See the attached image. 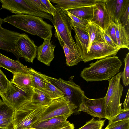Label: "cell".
I'll return each mask as SVG.
<instances>
[{
  "instance_id": "cell-19",
  "label": "cell",
  "mask_w": 129,
  "mask_h": 129,
  "mask_svg": "<svg viewBox=\"0 0 129 129\" xmlns=\"http://www.w3.org/2000/svg\"><path fill=\"white\" fill-rule=\"evenodd\" d=\"M114 24L118 45L121 49L129 50V31L122 26L119 21H116Z\"/></svg>"
},
{
  "instance_id": "cell-8",
  "label": "cell",
  "mask_w": 129,
  "mask_h": 129,
  "mask_svg": "<svg viewBox=\"0 0 129 129\" xmlns=\"http://www.w3.org/2000/svg\"><path fill=\"white\" fill-rule=\"evenodd\" d=\"M77 108L65 96L53 100L41 114L37 122L61 116L69 117Z\"/></svg>"
},
{
  "instance_id": "cell-20",
  "label": "cell",
  "mask_w": 129,
  "mask_h": 129,
  "mask_svg": "<svg viewBox=\"0 0 129 129\" xmlns=\"http://www.w3.org/2000/svg\"><path fill=\"white\" fill-rule=\"evenodd\" d=\"M97 4L84 6L66 10L75 16L89 21L93 19Z\"/></svg>"
},
{
  "instance_id": "cell-11",
  "label": "cell",
  "mask_w": 129,
  "mask_h": 129,
  "mask_svg": "<svg viewBox=\"0 0 129 129\" xmlns=\"http://www.w3.org/2000/svg\"><path fill=\"white\" fill-rule=\"evenodd\" d=\"M78 109V112H85L94 117L105 118L104 97L90 99L85 95Z\"/></svg>"
},
{
  "instance_id": "cell-42",
  "label": "cell",
  "mask_w": 129,
  "mask_h": 129,
  "mask_svg": "<svg viewBox=\"0 0 129 129\" xmlns=\"http://www.w3.org/2000/svg\"><path fill=\"white\" fill-rule=\"evenodd\" d=\"M24 129H37L36 128H33L32 127H30V128H26Z\"/></svg>"
},
{
  "instance_id": "cell-22",
  "label": "cell",
  "mask_w": 129,
  "mask_h": 129,
  "mask_svg": "<svg viewBox=\"0 0 129 129\" xmlns=\"http://www.w3.org/2000/svg\"><path fill=\"white\" fill-rule=\"evenodd\" d=\"M102 30L101 27L93 22L91 21L89 22L86 26V31L89 38V43L87 53L89 51L92 43L102 39Z\"/></svg>"
},
{
  "instance_id": "cell-2",
  "label": "cell",
  "mask_w": 129,
  "mask_h": 129,
  "mask_svg": "<svg viewBox=\"0 0 129 129\" xmlns=\"http://www.w3.org/2000/svg\"><path fill=\"white\" fill-rule=\"evenodd\" d=\"M8 23L26 32L46 39L52 37L53 26L43 18L31 15L17 14L7 16L3 19Z\"/></svg>"
},
{
  "instance_id": "cell-41",
  "label": "cell",
  "mask_w": 129,
  "mask_h": 129,
  "mask_svg": "<svg viewBox=\"0 0 129 129\" xmlns=\"http://www.w3.org/2000/svg\"><path fill=\"white\" fill-rule=\"evenodd\" d=\"M60 129H74V125L68 121L67 123Z\"/></svg>"
},
{
  "instance_id": "cell-35",
  "label": "cell",
  "mask_w": 129,
  "mask_h": 129,
  "mask_svg": "<svg viewBox=\"0 0 129 129\" xmlns=\"http://www.w3.org/2000/svg\"><path fill=\"white\" fill-rule=\"evenodd\" d=\"M105 31L109 36L114 43L118 45L116 38V32L114 23L112 21L107 29Z\"/></svg>"
},
{
  "instance_id": "cell-38",
  "label": "cell",
  "mask_w": 129,
  "mask_h": 129,
  "mask_svg": "<svg viewBox=\"0 0 129 129\" xmlns=\"http://www.w3.org/2000/svg\"><path fill=\"white\" fill-rule=\"evenodd\" d=\"M0 129H14L13 119L0 120Z\"/></svg>"
},
{
  "instance_id": "cell-36",
  "label": "cell",
  "mask_w": 129,
  "mask_h": 129,
  "mask_svg": "<svg viewBox=\"0 0 129 129\" xmlns=\"http://www.w3.org/2000/svg\"><path fill=\"white\" fill-rule=\"evenodd\" d=\"M129 6L127 8L125 12L121 17L120 22L122 26L129 31Z\"/></svg>"
},
{
  "instance_id": "cell-9",
  "label": "cell",
  "mask_w": 129,
  "mask_h": 129,
  "mask_svg": "<svg viewBox=\"0 0 129 129\" xmlns=\"http://www.w3.org/2000/svg\"><path fill=\"white\" fill-rule=\"evenodd\" d=\"M120 49L112 47L102 39L92 44L89 51L82 58V61L86 63L94 59L115 56Z\"/></svg>"
},
{
  "instance_id": "cell-28",
  "label": "cell",
  "mask_w": 129,
  "mask_h": 129,
  "mask_svg": "<svg viewBox=\"0 0 129 129\" xmlns=\"http://www.w3.org/2000/svg\"><path fill=\"white\" fill-rule=\"evenodd\" d=\"M14 111L3 102L0 104V120L13 119Z\"/></svg>"
},
{
  "instance_id": "cell-32",
  "label": "cell",
  "mask_w": 129,
  "mask_h": 129,
  "mask_svg": "<svg viewBox=\"0 0 129 129\" xmlns=\"http://www.w3.org/2000/svg\"><path fill=\"white\" fill-rule=\"evenodd\" d=\"M10 83L0 68V95L5 92Z\"/></svg>"
},
{
  "instance_id": "cell-24",
  "label": "cell",
  "mask_w": 129,
  "mask_h": 129,
  "mask_svg": "<svg viewBox=\"0 0 129 129\" xmlns=\"http://www.w3.org/2000/svg\"><path fill=\"white\" fill-rule=\"evenodd\" d=\"M65 54L66 64L71 66L77 65L82 61L80 55L64 45L63 47Z\"/></svg>"
},
{
  "instance_id": "cell-25",
  "label": "cell",
  "mask_w": 129,
  "mask_h": 129,
  "mask_svg": "<svg viewBox=\"0 0 129 129\" xmlns=\"http://www.w3.org/2000/svg\"><path fill=\"white\" fill-rule=\"evenodd\" d=\"M29 73L31 76L33 88L44 90L47 80L43 76L42 73L31 68H30Z\"/></svg>"
},
{
  "instance_id": "cell-5",
  "label": "cell",
  "mask_w": 129,
  "mask_h": 129,
  "mask_svg": "<svg viewBox=\"0 0 129 129\" xmlns=\"http://www.w3.org/2000/svg\"><path fill=\"white\" fill-rule=\"evenodd\" d=\"M48 106H40L33 104L31 101L25 102L15 111L13 118L14 129L31 127Z\"/></svg>"
},
{
  "instance_id": "cell-16",
  "label": "cell",
  "mask_w": 129,
  "mask_h": 129,
  "mask_svg": "<svg viewBox=\"0 0 129 129\" xmlns=\"http://www.w3.org/2000/svg\"><path fill=\"white\" fill-rule=\"evenodd\" d=\"M3 68L13 74L17 73H29L30 68L17 60H14L0 53V68Z\"/></svg>"
},
{
  "instance_id": "cell-13",
  "label": "cell",
  "mask_w": 129,
  "mask_h": 129,
  "mask_svg": "<svg viewBox=\"0 0 129 129\" xmlns=\"http://www.w3.org/2000/svg\"><path fill=\"white\" fill-rule=\"evenodd\" d=\"M104 3L112 21L114 23L120 21L129 6V0H104Z\"/></svg>"
},
{
  "instance_id": "cell-23",
  "label": "cell",
  "mask_w": 129,
  "mask_h": 129,
  "mask_svg": "<svg viewBox=\"0 0 129 129\" xmlns=\"http://www.w3.org/2000/svg\"><path fill=\"white\" fill-rule=\"evenodd\" d=\"M10 82L20 87L33 88L31 76L29 73H15Z\"/></svg>"
},
{
  "instance_id": "cell-4",
  "label": "cell",
  "mask_w": 129,
  "mask_h": 129,
  "mask_svg": "<svg viewBox=\"0 0 129 129\" xmlns=\"http://www.w3.org/2000/svg\"><path fill=\"white\" fill-rule=\"evenodd\" d=\"M56 8L55 13L52 16V22L55 29V37L57 38L62 48L65 45L80 55L72 35L71 31L73 29L70 18L60 9Z\"/></svg>"
},
{
  "instance_id": "cell-29",
  "label": "cell",
  "mask_w": 129,
  "mask_h": 129,
  "mask_svg": "<svg viewBox=\"0 0 129 129\" xmlns=\"http://www.w3.org/2000/svg\"><path fill=\"white\" fill-rule=\"evenodd\" d=\"M105 120L96 119L92 118L83 126L78 129H103Z\"/></svg>"
},
{
  "instance_id": "cell-33",
  "label": "cell",
  "mask_w": 129,
  "mask_h": 129,
  "mask_svg": "<svg viewBox=\"0 0 129 129\" xmlns=\"http://www.w3.org/2000/svg\"><path fill=\"white\" fill-rule=\"evenodd\" d=\"M25 1L40 11L49 14V12L41 0H25Z\"/></svg>"
},
{
  "instance_id": "cell-43",
  "label": "cell",
  "mask_w": 129,
  "mask_h": 129,
  "mask_svg": "<svg viewBox=\"0 0 129 129\" xmlns=\"http://www.w3.org/2000/svg\"><path fill=\"white\" fill-rule=\"evenodd\" d=\"M3 102V101L0 99V104Z\"/></svg>"
},
{
  "instance_id": "cell-34",
  "label": "cell",
  "mask_w": 129,
  "mask_h": 129,
  "mask_svg": "<svg viewBox=\"0 0 129 129\" xmlns=\"http://www.w3.org/2000/svg\"><path fill=\"white\" fill-rule=\"evenodd\" d=\"M126 120H129V110H124L117 114L113 119L109 121L108 124Z\"/></svg>"
},
{
  "instance_id": "cell-3",
  "label": "cell",
  "mask_w": 129,
  "mask_h": 129,
  "mask_svg": "<svg viewBox=\"0 0 129 129\" xmlns=\"http://www.w3.org/2000/svg\"><path fill=\"white\" fill-rule=\"evenodd\" d=\"M122 72L108 80L109 85L105 99V119L110 120L124 111L120 103L123 90L120 80Z\"/></svg>"
},
{
  "instance_id": "cell-10",
  "label": "cell",
  "mask_w": 129,
  "mask_h": 129,
  "mask_svg": "<svg viewBox=\"0 0 129 129\" xmlns=\"http://www.w3.org/2000/svg\"><path fill=\"white\" fill-rule=\"evenodd\" d=\"M16 50L20 57L32 63L37 55V46L26 34H21L15 44Z\"/></svg>"
},
{
  "instance_id": "cell-1",
  "label": "cell",
  "mask_w": 129,
  "mask_h": 129,
  "mask_svg": "<svg viewBox=\"0 0 129 129\" xmlns=\"http://www.w3.org/2000/svg\"><path fill=\"white\" fill-rule=\"evenodd\" d=\"M122 64L117 56L106 57L84 68L80 76L87 82L108 80L119 72Z\"/></svg>"
},
{
  "instance_id": "cell-12",
  "label": "cell",
  "mask_w": 129,
  "mask_h": 129,
  "mask_svg": "<svg viewBox=\"0 0 129 129\" xmlns=\"http://www.w3.org/2000/svg\"><path fill=\"white\" fill-rule=\"evenodd\" d=\"M3 19L0 17V49L12 53L17 60L19 61L20 57L16 50L15 44L21 34L3 28Z\"/></svg>"
},
{
  "instance_id": "cell-15",
  "label": "cell",
  "mask_w": 129,
  "mask_h": 129,
  "mask_svg": "<svg viewBox=\"0 0 129 129\" xmlns=\"http://www.w3.org/2000/svg\"><path fill=\"white\" fill-rule=\"evenodd\" d=\"M91 21L105 31L112 21L104 3V0H100Z\"/></svg>"
},
{
  "instance_id": "cell-18",
  "label": "cell",
  "mask_w": 129,
  "mask_h": 129,
  "mask_svg": "<svg viewBox=\"0 0 129 129\" xmlns=\"http://www.w3.org/2000/svg\"><path fill=\"white\" fill-rule=\"evenodd\" d=\"M76 44L82 59L87 54L89 43V38L87 33L78 28L74 27Z\"/></svg>"
},
{
  "instance_id": "cell-6",
  "label": "cell",
  "mask_w": 129,
  "mask_h": 129,
  "mask_svg": "<svg viewBox=\"0 0 129 129\" xmlns=\"http://www.w3.org/2000/svg\"><path fill=\"white\" fill-rule=\"evenodd\" d=\"M47 80L59 89L64 94L70 101L75 104L78 108L82 103L84 92L80 87L76 84L73 79L74 76H71L68 81L61 78L57 79L42 74Z\"/></svg>"
},
{
  "instance_id": "cell-31",
  "label": "cell",
  "mask_w": 129,
  "mask_h": 129,
  "mask_svg": "<svg viewBox=\"0 0 129 129\" xmlns=\"http://www.w3.org/2000/svg\"><path fill=\"white\" fill-rule=\"evenodd\" d=\"M104 129H129V120L108 124Z\"/></svg>"
},
{
  "instance_id": "cell-39",
  "label": "cell",
  "mask_w": 129,
  "mask_h": 129,
  "mask_svg": "<svg viewBox=\"0 0 129 129\" xmlns=\"http://www.w3.org/2000/svg\"><path fill=\"white\" fill-rule=\"evenodd\" d=\"M49 12V14L52 16L55 13L56 8L53 6L49 0H41Z\"/></svg>"
},
{
  "instance_id": "cell-27",
  "label": "cell",
  "mask_w": 129,
  "mask_h": 129,
  "mask_svg": "<svg viewBox=\"0 0 129 129\" xmlns=\"http://www.w3.org/2000/svg\"><path fill=\"white\" fill-rule=\"evenodd\" d=\"M63 11L70 18L72 27H76L86 32V26L89 21L77 17L67 11Z\"/></svg>"
},
{
  "instance_id": "cell-37",
  "label": "cell",
  "mask_w": 129,
  "mask_h": 129,
  "mask_svg": "<svg viewBox=\"0 0 129 129\" xmlns=\"http://www.w3.org/2000/svg\"><path fill=\"white\" fill-rule=\"evenodd\" d=\"M102 38L108 45L112 47L115 49L121 48L114 43L107 33L103 30L102 31Z\"/></svg>"
},
{
  "instance_id": "cell-14",
  "label": "cell",
  "mask_w": 129,
  "mask_h": 129,
  "mask_svg": "<svg viewBox=\"0 0 129 129\" xmlns=\"http://www.w3.org/2000/svg\"><path fill=\"white\" fill-rule=\"evenodd\" d=\"M52 37L44 40L43 44L37 47L38 60L47 66H50L53 60L55 46L51 42Z\"/></svg>"
},
{
  "instance_id": "cell-44",
  "label": "cell",
  "mask_w": 129,
  "mask_h": 129,
  "mask_svg": "<svg viewBox=\"0 0 129 129\" xmlns=\"http://www.w3.org/2000/svg\"><path fill=\"white\" fill-rule=\"evenodd\" d=\"M2 9V8H1V9H0V10H1Z\"/></svg>"
},
{
  "instance_id": "cell-30",
  "label": "cell",
  "mask_w": 129,
  "mask_h": 129,
  "mask_svg": "<svg viewBox=\"0 0 129 129\" xmlns=\"http://www.w3.org/2000/svg\"><path fill=\"white\" fill-rule=\"evenodd\" d=\"M124 63V71L122 72L121 78L123 85L125 86L129 84V53H127L125 58L123 59Z\"/></svg>"
},
{
  "instance_id": "cell-21",
  "label": "cell",
  "mask_w": 129,
  "mask_h": 129,
  "mask_svg": "<svg viewBox=\"0 0 129 129\" xmlns=\"http://www.w3.org/2000/svg\"><path fill=\"white\" fill-rule=\"evenodd\" d=\"M52 100L44 90L33 88L31 101L34 104L40 106L48 105Z\"/></svg>"
},
{
  "instance_id": "cell-26",
  "label": "cell",
  "mask_w": 129,
  "mask_h": 129,
  "mask_svg": "<svg viewBox=\"0 0 129 129\" xmlns=\"http://www.w3.org/2000/svg\"><path fill=\"white\" fill-rule=\"evenodd\" d=\"M44 90L52 100L65 96L61 91L47 80Z\"/></svg>"
},
{
  "instance_id": "cell-7",
  "label": "cell",
  "mask_w": 129,
  "mask_h": 129,
  "mask_svg": "<svg viewBox=\"0 0 129 129\" xmlns=\"http://www.w3.org/2000/svg\"><path fill=\"white\" fill-rule=\"evenodd\" d=\"M32 94L33 88L20 87L10 81L5 91L0 96L4 103L15 111L26 102L31 101Z\"/></svg>"
},
{
  "instance_id": "cell-17",
  "label": "cell",
  "mask_w": 129,
  "mask_h": 129,
  "mask_svg": "<svg viewBox=\"0 0 129 129\" xmlns=\"http://www.w3.org/2000/svg\"><path fill=\"white\" fill-rule=\"evenodd\" d=\"M68 116H61L53 117L46 120L37 122L31 127L37 129H60L68 122Z\"/></svg>"
},
{
  "instance_id": "cell-40",
  "label": "cell",
  "mask_w": 129,
  "mask_h": 129,
  "mask_svg": "<svg viewBox=\"0 0 129 129\" xmlns=\"http://www.w3.org/2000/svg\"><path fill=\"white\" fill-rule=\"evenodd\" d=\"M129 89L128 91L124 103H123V109L125 110H129Z\"/></svg>"
}]
</instances>
